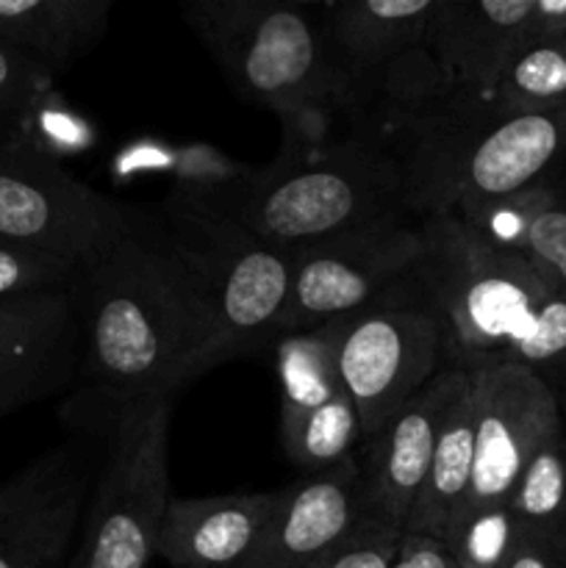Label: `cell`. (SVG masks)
Returning <instances> with one entry per match:
<instances>
[{"label":"cell","mask_w":566,"mask_h":568,"mask_svg":"<svg viewBox=\"0 0 566 568\" xmlns=\"http://www.w3.org/2000/svg\"><path fill=\"white\" fill-rule=\"evenodd\" d=\"M81 364L72 414L109 433L144 403L172 399L220 366L209 294L155 209L133 205L131 222L72 286Z\"/></svg>","instance_id":"6da1fadb"},{"label":"cell","mask_w":566,"mask_h":568,"mask_svg":"<svg viewBox=\"0 0 566 568\" xmlns=\"http://www.w3.org/2000/svg\"><path fill=\"white\" fill-rule=\"evenodd\" d=\"M397 159L414 216L497 203L566 159V100L508 109L442 83L420 103L355 125Z\"/></svg>","instance_id":"7a4b0ae2"},{"label":"cell","mask_w":566,"mask_h":568,"mask_svg":"<svg viewBox=\"0 0 566 568\" xmlns=\"http://www.w3.org/2000/svg\"><path fill=\"white\" fill-rule=\"evenodd\" d=\"M281 128V150L270 164L205 189L261 239L300 250L411 214L397 159L370 131L347 122Z\"/></svg>","instance_id":"3957f363"},{"label":"cell","mask_w":566,"mask_h":568,"mask_svg":"<svg viewBox=\"0 0 566 568\" xmlns=\"http://www.w3.org/2000/svg\"><path fill=\"white\" fill-rule=\"evenodd\" d=\"M181 14L239 98L281 125L342 122L320 3L189 0Z\"/></svg>","instance_id":"277c9868"},{"label":"cell","mask_w":566,"mask_h":568,"mask_svg":"<svg viewBox=\"0 0 566 568\" xmlns=\"http://www.w3.org/2000/svg\"><path fill=\"white\" fill-rule=\"evenodd\" d=\"M420 222L414 281L442 322L447 361L466 366L503 355L555 286L530 261L488 242L455 211Z\"/></svg>","instance_id":"5b68a950"},{"label":"cell","mask_w":566,"mask_h":568,"mask_svg":"<svg viewBox=\"0 0 566 568\" xmlns=\"http://www.w3.org/2000/svg\"><path fill=\"white\" fill-rule=\"evenodd\" d=\"M155 216L209 294L216 361L272 347L292 292L294 250L261 239L205 192L172 194Z\"/></svg>","instance_id":"8992f818"},{"label":"cell","mask_w":566,"mask_h":568,"mask_svg":"<svg viewBox=\"0 0 566 568\" xmlns=\"http://www.w3.org/2000/svg\"><path fill=\"white\" fill-rule=\"evenodd\" d=\"M436 0H327L320 3L342 92V122L364 125L420 103L444 83L427 26Z\"/></svg>","instance_id":"52a82bcc"},{"label":"cell","mask_w":566,"mask_h":568,"mask_svg":"<svg viewBox=\"0 0 566 568\" xmlns=\"http://www.w3.org/2000/svg\"><path fill=\"white\" fill-rule=\"evenodd\" d=\"M336 366L361 422V442L375 436L447 361L436 311L411 272L355 314L333 320Z\"/></svg>","instance_id":"ba28073f"},{"label":"cell","mask_w":566,"mask_h":568,"mask_svg":"<svg viewBox=\"0 0 566 568\" xmlns=\"http://www.w3.org/2000/svg\"><path fill=\"white\" fill-rule=\"evenodd\" d=\"M172 399L144 403L114 422L81 547L64 568H148L159 555L170 494Z\"/></svg>","instance_id":"9c48e42d"},{"label":"cell","mask_w":566,"mask_h":568,"mask_svg":"<svg viewBox=\"0 0 566 568\" xmlns=\"http://www.w3.org/2000/svg\"><path fill=\"white\" fill-rule=\"evenodd\" d=\"M133 205L78 181L31 144L0 148V239L87 270L128 227Z\"/></svg>","instance_id":"30bf717a"},{"label":"cell","mask_w":566,"mask_h":568,"mask_svg":"<svg viewBox=\"0 0 566 568\" xmlns=\"http://www.w3.org/2000/svg\"><path fill=\"white\" fill-rule=\"evenodd\" d=\"M422 255L420 216H392L294 250L292 292L277 338L355 314L414 272Z\"/></svg>","instance_id":"8fae6325"},{"label":"cell","mask_w":566,"mask_h":568,"mask_svg":"<svg viewBox=\"0 0 566 568\" xmlns=\"http://www.w3.org/2000/svg\"><path fill=\"white\" fill-rule=\"evenodd\" d=\"M466 369L475 397V460L469 491L453 521L508 505L536 449L560 430L558 399L533 369L503 358L475 361Z\"/></svg>","instance_id":"7c38bea8"},{"label":"cell","mask_w":566,"mask_h":568,"mask_svg":"<svg viewBox=\"0 0 566 568\" xmlns=\"http://www.w3.org/2000/svg\"><path fill=\"white\" fill-rule=\"evenodd\" d=\"M466 383V366H444L375 436L361 442L364 455L358 458V475L364 516L403 532L431 469L447 410Z\"/></svg>","instance_id":"4fadbf2b"},{"label":"cell","mask_w":566,"mask_h":568,"mask_svg":"<svg viewBox=\"0 0 566 568\" xmlns=\"http://www.w3.org/2000/svg\"><path fill=\"white\" fill-rule=\"evenodd\" d=\"M81 322L72 288L0 300V419L78 377Z\"/></svg>","instance_id":"5bb4252c"},{"label":"cell","mask_w":566,"mask_h":568,"mask_svg":"<svg viewBox=\"0 0 566 568\" xmlns=\"http://www.w3.org/2000/svg\"><path fill=\"white\" fill-rule=\"evenodd\" d=\"M538 44L536 0H436L427 50L444 83L492 100L527 48Z\"/></svg>","instance_id":"9a60e30c"},{"label":"cell","mask_w":566,"mask_h":568,"mask_svg":"<svg viewBox=\"0 0 566 568\" xmlns=\"http://www.w3.org/2000/svg\"><path fill=\"white\" fill-rule=\"evenodd\" d=\"M275 494L264 536L244 568H311L364 516L358 460L331 475L297 477Z\"/></svg>","instance_id":"2e32d148"},{"label":"cell","mask_w":566,"mask_h":568,"mask_svg":"<svg viewBox=\"0 0 566 568\" xmlns=\"http://www.w3.org/2000/svg\"><path fill=\"white\" fill-rule=\"evenodd\" d=\"M87 494L89 469L72 449L37 458L31 488L0 519V568H61Z\"/></svg>","instance_id":"e0dca14e"},{"label":"cell","mask_w":566,"mask_h":568,"mask_svg":"<svg viewBox=\"0 0 566 568\" xmlns=\"http://www.w3.org/2000/svg\"><path fill=\"white\" fill-rule=\"evenodd\" d=\"M275 491L175 499L166 508L159 555L172 568H244L275 508Z\"/></svg>","instance_id":"ac0fdd59"},{"label":"cell","mask_w":566,"mask_h":568,"mask_svg":"<svg viewBox=\"0 0 566 568\" xmlns=\"http://www.w3.org/2000/svg\"><path fill=\"white\" fill-rule=\"evenodd\" d=\"M477 233L530 261L566 292V159L511 197L461 211Z\"/></svg>","instance_id":"d6986e66"},{"label":"cell","mask_w":566,"mask_h":568,"mask_svg":"<svg viewBox=\"0 0 566 568\" xmlns=\"http://www.w3.org/2000/svg\"><path fill=\"white\" fill-rule=\"evenodd\" d=\"M114 0H0V44L59 78L109 31Z\"/></svg>","instance_id":"ffe728a7"},{"label":"cell","mask_w":566,"mask_h":568,"mask_svg":"<svg viewBox=\"0 0 566 568\" xmlns=\"http://www.w3.org/2000/svg\"><path fill=\"white\" fill-rule=\"evenodd\" d=\"M472 460H475V397H472L469 372V383L458 394L453 408L447 410L431 469H427L420 497L405 519L403 532H422V536L444 541L455 510L461 508L466 491H469Z\"/></svg>","instance_id":"44dd1931"},{"label":"cell","mask_w":566,"mask_h":568,"mask_svg":"<svg viewBox=\"0 0 566 568\" xmlns=\"http://www.w3.org/2000/svg\"><path fill=\"white\" fill-rule=\"evenodd\" d=\"M281 438L300 477L331 475L358 460L361 422L347 388L314 403H281Z\"/></svg>","instance_id":"7402d4cb"},{"label":"cell","mask_w":566,"mask_h":568,"mask_svg":"<svg viewBox=\"0 0 566 568\" xmlns=\"http://www.w3.org/2000/svg\"><path fill=\"white\" fill-rule=\"evenodd\" d=\"M508 508L525 532L566 538V433L547 438L522 471Z\"/></svg>","instance_id":"603a6c76"},{"label":"cell","mask_w":566,"mask_h":568,"mask_svg":"<svg viewBox=\"0 0 566 568\" xmlns=\"http://www.w3.org/2000/svg\"><path fill=\"white\" fill-rule=\"evenodd\" d=\"M508 109H542L566 100V37L527 48L499 81L494 98Z\"/></svg>","instance_id":"cb8c5ba5"},{"label":"cell","mask_w":566,"mask_h":568,"mask_svg":"<svg viewBox=\"0 0 566 568\" xmlns=\"http://www.w3.org/2000/svg\"><path fill=\"white\" fill-rule=\"evenodd\" d=\"M522 538L508 505L475 510L449 525L444 544L458 568H503Z\"/></svg>","instance_id":"d4e9b609"},{"label":"cell","mask_w":566,"mask_h":568,"mask_svg":"<svg viewBox=\"0 0 566 568\" xmlns=\"http://www.w3.org/2000/svg\"><path fill=\"white\" fill-rule=\"evenodd\" d=\"M494 358L527 366L553 388L566 372V292L555 286L536 308L527 331Z\"/></svg>","instance_id":"484cf974"},{"label":"cell","mask_w":566,"mask_h":568,"mask_svg":"<svg viewBox=\"0 0 566 568\" xmlns=\"http://www.w3.org/2000/svg\"><path fill=\"white\" fill-rule=\"evenodd\" d=\"M55 75L37 61L0 44V148L14 144L33 111L53 94Z\"/></svg>","instance_id":"4316f807"},{"label":"cell","mask_w":566,"mask_h":568,"mask_svg":"<svg viewBox=\"0 0 566 568\" xmlns=\"http://www.w3.org/2000/svg\"><path fill=\"white\" fill-rule=\"evenodd\" d=\"M81 272L70 261L0 239V300L72 288Z\"/></svg>","instance_id":"83f0119b"},{"label":"cell","mask_w":566,"mask_h":568,"mask_svg":"<svg viewBox=\"0 0 566 568\" xmlns=\"http://www.w3.org/2000/svg\"><path fill=\"white\" fill-rule=\"evenodd\" d=\"M400 536L403 532L394 527L361 516L350 536L311 568H388L397 552Z\"/></svg>","instance_id":"f1b7e54d"},{"label":"cell","mask_w":566,"mask_h":568,"mask_svg":"<svg viewBox=\"0 0 566 568\" xmlns=\"http://www.w3.org/2000/svg\"><path fill=\"white\" fill-rule=\"evenodd\" d=\"M388 568H458L444 541L422 532H403Z\"/></svg>","instance_id":"f546056e"},{"label":"cell","mask_w":566,"mask_h":568,"mask_svg":"<svg viewBox=\"0 0 566 568\" xmlns=\"http://www.w3.org/2000/svg\"><path fill=\"white\" fill-rule=\"evenodd\" d=\"M503 568H566V538L522 530L519 544Z\"/></svg>","instance_id":"4dcf8cb0"},{"label":"cell","mask_w":566,"mask_h":568,"mask_svg":"<svg viewBox=\"0 0 566 568\" xmlns=\"http://www.w3.org/2000/svg\"><path fill=\"white\" fill-rule=\"evenodd\" d=\"M33 475H37V460H33L31 466H26L20 475L11 477L9 483H3V486H0V519H3V516L9 514V510L14 508L22 497H26V491L31 488V483H33Z\"/></svg>","instance_id":"1f68e13d"},{"label":"cell","mask_w":566,"mask_h":568,"mask_svg":"<svg viewBox=\"0 0 566 568\" xmlns=\"http://www.w3.org/2000/svg\"><path fill=\"white\" fill-rule=\"evenodd\" d=\"M553 394H555V399H558L560 427H564V433H566V372L558 377V383H555V386H553Z\"/></svg>","instance_id":"d6a6232c"},{"label":"cell","mask_w":566,"mask_h":568,"mask_svg":"<svg viewBox=\"0 0 566 568\" xmlns=\"http://www.w3.org/2000/svg\"><path fill=\"white\" fill-rule=\"evenodd\" d=\"M61 568H64V566H61Z\"/></svg>","instance_id":"836d02e7"}]
</instances>
